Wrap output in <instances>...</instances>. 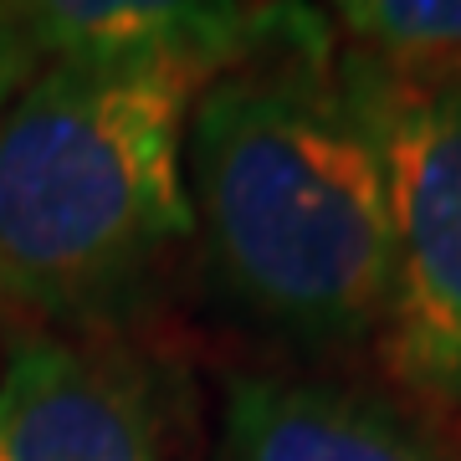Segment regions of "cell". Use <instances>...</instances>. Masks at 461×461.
<instances>
[{"instance_id": "obj_1", "label": "cell", "mask_w": 461, "mask_h": 461, "mask_svg": "<svg viewBox=\"0 0 461 461\" xmlns=\"http://www.w3.org/2000/svg\"><path fill=\"white\" fill-rule=\"evenodd\" d=\"M185 190L215 287L308 354L369 344L395 287V205L359 57L303 0H272L195 93Z\"/></svg>"}, {"instance_id": "obj_5", "label": "cell", "mask_w": 461, "mask_h": 461, "mask_svg": "<svg viewBox=\"0 0 461 461\" xmlns=\"http://www.w3.org/2000/svg\"><path fill=\"white\" fill-rule=\"evenodd\" d=\"M215 461H456L400 405L308 375H236Z\"/></svg>"}, {"instance_id": "obj_8", "label": "cell", "mask_w": 461, "mask_h": 461, "mask_svg": "<svg viewBox=\"0 0 461 461\" xmlns=\"http://www.w3.org/2000/svg\"><path fill=\"white\" fill-rule=\"evenodd\" d=\"M41 62H47V51L36 47V36L26 32L21 16L0 0V118H5V108L21 98V87L41 72Z\"/></svg>"}, {"instance_id": "obj_2", "label": "cell", "mask_w": 461, "mask_h": 461, "mask_svg": "<svg viewBox=\"0 0 461 461\" xmlns=\"http://www.w3.org/2000/svg\"><path fill=\"white\" fill-rule=\"evenodd\" d=\"M221 67L47 57L0 118V303L77 333L144 308L195 236L185 123Z\"/></svg>"}, {"instance_id": "obj_3", "label": "cell", "mask_w": 461, "mask_h": 461, "mask_svg": "<svg viewBox=\"0 0 461 461\" xmlns=\"http://www.w3.org/2000/svg\"><path fill=\"white\" fill-rule=\"evenodd\" d=\"M354 57L395 205L379 359L415 400L461 411V67H400L364 47Z\"/></svg>"}, {"instance_id": "obj_4", "label": "cell", "mask_w": 461, "mask_h": 461, "mask_svg": "<svg viewBox=\"0 0 461 461\" xmlns=\"http://www.w3.org/2000/svg\"><path fill=\"white\" fill-rule=\"evenodd\" d=\"M0 461H165L133 379L72 339L0 364Z\"/></svg>"}, {"instance_id": "obj_6", "label": "cell", "mask_w": 461, "mask_h": 461, "mask_svg": "<svg viewBox=\"0 0 461 461\" xmlns=\"http://www.w3.org/2000/svg\"><path fill=\"white\" fill-rule=\"evenodd\" d=\"M47 57H190L226 67L272 0H5Z\"/></svg>"}, {"instance_id": "obj_7", "label": "cell", "mask_w": 461, "mask_h": 461, "mask_svg": "<svg viewBox=\"0 0 461 461\" xmlns=\"http://www.w3.org/2000/svg\"><path fill=\"white\" fill-rule=\"evenodd\" d=\"M348 41L400 67H461V0H323Z\"/></svg>"}]
</instances>
